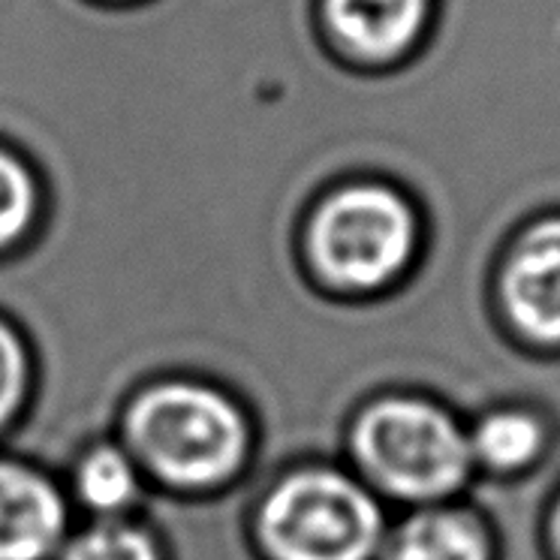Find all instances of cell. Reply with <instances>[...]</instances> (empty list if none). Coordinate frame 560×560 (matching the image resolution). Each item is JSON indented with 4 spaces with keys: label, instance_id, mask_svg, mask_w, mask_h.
I'll return each instance as SVG.
<instances>
[{
    "label": "cell",
    "instance_id": "13",
    "mask_svg": "<svg viewBox=\"0 0 560 560\" xmlns=\"http://www.w3.org/2000/svg\"><path fill=\"white\" fill-rule=\"evenodd\" d=\"M31 380V355L15 326L0 319V431L22 416Z\"/></svg>",
    "mask_w": 560,
    "mask_h": 560
},
{
    "label": "cell",
    "instance_id": "3",
    "mask_svg": "<svg viewBox=\"0 0 560 560\" xmlns=\"http://www.w3.org/2000/svg\"><path fill=\"white\" fill-rule=\"evenodd\" d=\"M422 259V223L386 184H350L326 196L305 230V262L319 293L371 302L398 290Z\"/></svg>",
    "mask_w": 560,
    "mask_h": 560
},
{
    "label": "cell",
    "instance_id": "10",
    "mask_svg": "<svg viewBox=\"0 0 560 560\" xmlns=\"http://www.w3.org/2000/svg\"><path fill=\"white\" fill-rule=\"evenodd\" d=\"M73 491L79 503L100 518H118L145 500L142 491V467L133 455L109 440L91 443L70 467Z\"/></svg>",
    "mask_w": 560,
    "mask_h": 560
},
{
    "label": "cell",
    "instance_id": "12",
    "mask_svg": "<svg viewBox=\"0 0 560 560\" xmlns=\"http://www.w3.org/2000/svg\"><path fill=\"white\" fill-rule=\"evenodd\" d=\"M37 190L27 170L7 151H0V250H10L34 220Z\"/></svg>",
    "mask_w": 560,
    "mask_h": 560
},
{
    "label": "cell",
    "instance_id": "2",
    "mask_svg": "<svg viewBox=\"0 0 560 560\" xmlns=\"http://www.w3.org/2000/svg\"><path fill=\"white\" fill-rule=\"evenodd\" d=\"M121 428L133 462L172 494L226 486L254 452V422L238 401L194 380L142 389L127 404Z\"/></svg>",
    "mask_w": 560,
    "mask_h": 560
},
{
    "label": "cell",
    "instance_id": "5",
    "mask_svg": "<svg viewBox=\"0 0 560 560\" xmlns=\"http://www.w3.org/2000/svg\"><path fill=\"white\" fill-rule=\"evenodd\" d=\"M491 305L512 343L560 355V214L534 220L498 256Z\"/></svg>",
    "mask_w": 560,
    "mask_h": 560
},
{
    "label": "cell",
    "instance_id": "4",
    "mask_svg": "<svg viewBox=\"0 0 560 560\" xmlns=\"http://www.w3.org/2000/svg\"><path fill=\"white\" fill-rule=\"evenodd\" d=\"M254 534L266 560H377L389 512L353 470L311 462L275 479Z\"/></svg>",
    "mask_w": 560,
    "mask_h": 560
},
{
    "label": "cell",
    "instance_id": "11",
    "mask_svg": "<svg viewBox=\"0 0 560 560\" xmlns=\"http://www.w3.org/2000/svg\"><path fill=\"white\" fill-rule=\"evenodd\" d=\"M61 560H163V548L139 524L100 518L63 542Z\"/></svg>",
    "mask_w": 560,
    "mask_h": 560
},
{
    "label": "cell",
    "instance_id": "14",
    "mask_svg": "<svg viewBox=\"0 0 560 560\" xmlns=\"http://www.w3.org/2000/svg\"><path fill=\"white\" fill-rule=\"evenodd\" d=\"M542 546L548 560H560V486L551 491L542 512Z\"/></svg>",
    "mask_w": 560,
    "mask_h": 560
},
{
    "label": "cell",
    "instance_id": "7",
    "mask_svg": "<svg viewBox=\"0 0 560 560\" xmlns=\"http://www.w3.org/2000/svg\"><path fill=\"white\" fill-rule=\"evenodd\" d=\"M476 476L522 479L534 474L558 440V428L546 410L524 401L488 404L467 425Z\"/></svg>",
    "mask_w": 560,
    "mask_h": 560
},
{
    "label": "cell",
    "instance_id": "9",
    "mask_svg": "<svg viewBox=\"0 0 560 560\" xmlns=\"http://www.w3.org/2000/svg\"><path fill=\"white\" fill-rule=\"evenodd\" d=\"M335 31L368 58H389L413 39L425 0H329Z\"/></svg>",
    "mask_w": 560,
    "mask_h": 560
},
{
    "label": "cell",
    "instance_id": "8",
    "mask_svg": "<svg viewBox=\"0 0 560 560\" xmlns=\"http://www.w3.org/2000/svg\"><path fill=\"white\" fill-rule=\"evenodd\" d=\"M377 560H498V542L474 503H438L389 524Z\"/></svg>",
    "mask_w": 560,
    "mask_h": 560
},
{
    "label": "cell",
    "instance_id": "6",
    "mask_svg": "<svg viewBox=\"0 0 560 560\" xmlns=\"http://www.w3.org/2000/svg\"><path fill=\"white\" fill-rule=\"evenodd\" d=\"M67 522V500L43 467L0 458V560H49Z\"/></svg>",
    "mask_w": 560,
    "mask_h": 560
},
{
    "label": "cell",
    "instance_id": "1",
    "mask_svg": "<svg viewBox=\"0 0 560 560\" xmlns=\"http://www.w3.org/2000/svg\"><path fill=\"white\" fill-rule=\"evenodd\" d=\"M343 455L380 500L407 510L455 503L476 482L464 416L428 392L365 398L347 425Z\"/></svg>",
    "mask_w": 560,
    "mask_h": 560
}]
</instances>
